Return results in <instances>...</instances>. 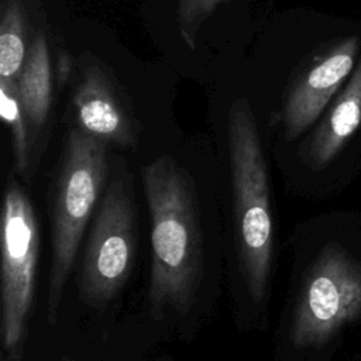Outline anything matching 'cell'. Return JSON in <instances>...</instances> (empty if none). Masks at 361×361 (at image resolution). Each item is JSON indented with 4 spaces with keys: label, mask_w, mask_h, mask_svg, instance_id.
Masks as SVG:
<instances>
[{
    "label": "cell",
    "mask_w": 361,
    "mask_h": 361,
    "mask_svg": "<svg viewBox=\"0 0 361 361\" xmlns=\"http://www.w3.org/2000/svg\"><path fill=\"white\" fill-rule=\"evenodd\" d=\"M151 214L152 265L148 299L159 319L166 309L190 307L200 275L197 212L190 183L169 157L141 169Z\"/></svg>",
    "instance_id": "6da1fadb"
},
{
    "label": "cell",
    "mask_w": 361,
    "mask_h": 361,
    "mask_svg": "<svg viewBox=\"0 0 361 361\" xmlns=\"http://www.w3.org/2000/svg\"><path fill=\"white\" fill-rule=\"evenodd\" d=\"M228 148L241 268L252 299L261 302L272 261V217L261 140L245 97L237 99L230 107Z\"/></svg>",
    "instance_id": "7a4b0ae2"
},
{
    "label": "cell",
    "mask_w": 361,
    "mask_h": 361,
    "mask_svg": "<svg viewBox=\"0 0 361 361\" xmlns=\"http://www.w3.org/2000/svg\"><path fill=\"white\" fill-rule=\"evenodd\" d=\"M106 144L80 128H72L68 134L52 204V264L48 288L51 324L56 320L66 278L104 188Z\"/></svg>",
    "instance_id": "3957f363"
},
{
    "label": "cell",
    "mask_w": 361,
    "mask_h": 361,
    "mask_svg": "<svg viewBox=\"0 0 361 361\" xmlns=\"http://www.w3.org/2000/svg\"><path fill=\"white\" fill-rule=\"evenodd\" d=\"M39 234L31 202L8 176L1 209V343L20 354L35 286Z\"/></svg>",
    "instance_id": "277c9868"
},
{
    "label": "cell",
    "mask_w": 361,
    "mask_h": 361,
    "mask_svg": "<svg viewBox=\"0 0 361 361\" xmlns=\"http://www.w3.org/2000/svg\"><path fill=\"white\" fill-rule=\"evenodd\" d=\"M361 314V261L326 247L300 293L292 322L296 347H319Z\"/></svg>",
    "instance_id": "5b68a950"
},
{
    "label": "cell",
    "mask_w": 361,
    "mask_h": 361,
    "mask_svg": "<svg viewBox=\"0 0 361 361\" xmlns=\"http://www.w3.org/2000/svg\"><path fill=\"white\" fill-rule=\"evenodd\" d=\"M135 216L126 180L109 183L93 220L82 267V293L93 306L107 305L124 286L135 259Z\"/></svg>",
    "instance_id": "8992f818"
},
{
    "label": "cell",
    "mask_w": 361,
    "mask_h": 361,
    "mask_svg": "<svg viewBox=\"0 0 361 361\" xmlns=\"http://www.w3.org/2000/svg\"><path fill=\"white\" fill-rule=\"evenodd\" d=\"M358 48L360 38L355 35L337 42L296 80L283 109L285 133L289 140L300 135L322 114L353 71Z\"/></svg>",
    "instance_id": "52a82bcc"
},
{
    "label": "cell",
    "mask_w": 361,
    "mask_h": 361,
    "mask_svg": "<svg viewBox=\"0 0 361 361\" xmlns=\"http://www.w3.org/2000/svg\"><path fill=\"white\" fill-rule=\"evenodd\" d=\"M72 104L78 128L82 131L120 147L134 144L131 121L107 76L97 66L85 69L75 87Z\"/></svg>",
    "instance_id": "ba28073f"
},
{
    "label": "cell",
    "mask_w": 361,
    "mask_h": 361,
    "mask_svg": "<svg viewBox=\"0 0 361 361\" xmlns=\"http://www.w3.org/2000/svg\"><path fill=\"white\" fill-rule=\"evenodd\" d=\"M361 124V59L351 79L333 102L329 113L313 134L307 148L309 162L326 166L345 145Z\"/></svg>",
    "instance_id": "9c48e42d"
},
{
    "label": "cell",
    "mask_w": 361,
    "mask_h": 361,
    "mask_svg": "<svg viewBox=\"0 0 361 361\" xmlns=\"http://www.w3.org/2000/svg\"><path fill=\"white\" fill-rule=\"evenodd\" d=\"M17 90L28 126L31 131L38 133L47 123L52 103V69L44 34H38L30 45Z\"/></svg>",
    "instance_id": "30bf717a"
},
{
    "label": "cell",
    "mask_w": 361,
    "mask_h": 361,
    "mask_svg": "<svg viewBox=\"0 0 361 361\" xmlns=\"http://www.w3.org/2000/svg\"><path fill=\"white\" fill-rule=\"evenodd\" d=\"M28 49L21 3L8 0L3 8L0 23V79L17 83Z\"/></svg>",
    "instance_id": "8fae6325"
},
{
    "label": "cell",
    "mask_w": 361,
    "mask_h": 361,
    "mask_svg": "<svg viewBox=\"0 0 361 361\" xmlns=\"http://www.w3.org/2000/svg\"><path fill=\"white\" fill-rule=\"evenodd\" d=\"M0 114L11 133L17 169L20 173L25 175L30 166L31 128L20 102L16 82L0 79Z\"/></svg>",
    "instance_id": "7c38bea8"
},
{
    "label": "cell",
    "mask_w": 361,
    "mask_h": 361,
    "mask_svg": "<svg viewBox=\"0 0 361 361\" xmlns=\"http://www.w3.org/2000/svg\"><path fill=\"white\" fill-rule=\"evenodd\" d=\"M226 0H178V25L185 44L195 49L202 23Z\"/></svg>",
    "instance_id": "4fadbf2b"
},
{
    "label": "cell",
    "mask_w": 361,
    "mask_h": 361,
    "mask_svg": "<svg viewBox=\"0 0 361 361\" xmlns=\"http://www.w3.org/2000/svg\"><path fill=\"white\" fill-rule=\"evenodd\" d=\"M3 361H21V357H20V354H16V355L7 354V355L3 358Z\"/></svg>",
    "instance_id": "5bb4252c"
},
{
    "label": "cell",
    "mask_w": 361,
    "mask_h": 361,
    "mask_svg": "<svg viewBox=\"0 0 361 361\" xmlns=\"http://www.w3.org/2000/svg\"><path fill=\"white\" fill-rule=\"evenodd\" d=\"M65 361H71V360H65Z\"/></svg>",
    "instance_id": "9a60e30c"
}]
</instances>
